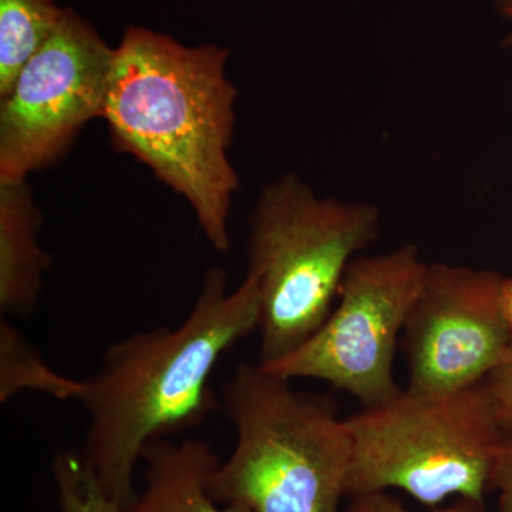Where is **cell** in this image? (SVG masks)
Listing matches in <instances>:
<instances>
[{
  "label": "cell",
  "mask_w": 512,
  "mask_h": 512,
  "mask_svg": "<svg viewBox=\"0 0 512 512\" xmlns=\"http://www.w3.org/2000/svg\"><path fill=\"white\" fill-rule=\"evenodd\" d=\"M259 318L254 276L229 291L227 272L214 266L181 325L133 333L106 350L83 380L79 402L89 424L80 453L111 500L124 508L136 497L134 474L148 443L194 429L220 407L212 373L258 330Z\"/></svg>",
  "instance_id": "1"
},
{
  "label": "cell",
  "mask_w": 512,
  "mask_h": 512,
  "mask_svg": "<svg viewBox=\"0 0 512 512\" xmlns=\"http://www.w3.org/2000/svg\"><path fill=\"white\" fill-rule=\"evenodd\" d=\"M228 50L187 46L131 26L114 47L103 119L121 153L136 157L194 211L202 234L227 252L239 178L229 160L238 92Z\"/></svg>",
  "instance_id": "2"
},
{
  "label": "cell",
  "mask_w": 512,
  "mask_h": 512,
  "mask_svg": "<svg viewBox=\"0 0 512 512\" xmlns=\"http://www.w3.org/2000/svg\"><path fill=\"white\" fill-rule=\"evenodd\" d=\"M237 444L210 478L212 495L252 512H339L348 494L352 440L322 397L261 365L241 363L222 387Z\"/></svg>",
  "instance_id": "3"
},
{
  "label": "cell",
  "mask_w": 512,
  "mask_h": 512,
  "mask_svg": "<svg viewBox=\"0 0 512 512\" xmlns=\"http://www.w3.org/2000/svg\"><path fill=\"white\" fill-rule=\"evenodd\" d=\"M379 228L380 212L369 202L319 197L292 174L266 185L247 242V274L261 298V365L288 356L323 325L350 262Z\"/></svg>",
  "instance_id": "4"
},
{
  "label": "cell",
  "mask_w": 512,
  "mask_h": 512,
  "mask_svg": "<svg viewBox=\"0 0 512 512\" xmlns=\"http://www.w3.org/2000/svg\"><path fill=\"white\" fill-rule=\"evenodd\" d=\"M346 424L348 494L394 488L429 507L453 495L483 503L504 437L487 382L447 393L402 390Z\"/></svg>",
  "instance_id": "5"
},
{
  "label": "cell",
  "mask_w": 512,
  "mask_h": 512,
  "mask_svg": "<svg viewBox=\"0 0 512 512\" xmlns=\"http://www.w3.org/2000/svg\"><path fill=\"white\" fill-rule=\"evenodd\" d=\"M427 264L414 245L356 256L343 276L338 305L298 349L271 365L285 379H316L375 406L402 392L393 365L404 323Z\"/></svg>",
  "instance_id": "6"
},
{
  "label": "cell",
  "mask_w": 512,
  "mask_h": 512,
  "mask_svg": "<svg viewBox=\"0 0 512 512\" xmlns=\"http://www.w3.org/2000/svg\"><path fill=\"white\" fill-rule=\"evenodd\" d=\"M114 49L66 8L46 45L0 97V181H28L103 117Z\"/></svg>",
  "instance_id": "7"
},
{
  "label": "cell",
  "mask_w": 512,
  "mask_h": 512,
  "mask_svg": "<svg viewBox=\"0 0 512 512\" xmlns=\"http://www.w3.org/2000/svg\"><path fill=\"white\" fill-rule=\"evenodd\" d=\"M503 282L485 269L427 264L402 335L407 389L457 392L484 383L501 365L512 346Z\"/></svg>",
  "instance_id": "8"
},
{
  "label": "cell",
  "mask_w": 512,
  "mask_h": 512,
  "mask_svg": "<svg viewBox=\"0 0 512 512\" xmlns=\"http://www.w3.org/2000/svg\"><path fill=\"white\" fill-rule=\"evenodd\" d=\"M141 461L146 485L124 512H252L241 504H222L212 495L211 474L221 460L205 441H151Z\"/></svg>",
  "instance_id": "9"
},
{
  "label": "cell",
  "mask_w": 512,
  "mask_h": 512,
  "mask_svg": "<svg viewBox=\"0 0 512 512\" xmlns=\"http://www.w3.org/2000/svg\"><path fill=\"white\" fill-rule=\"evenodd\" d=\"M42 214L29 181H0V309L28 316L39 301L52 256L40 245Z\"/></svg>",
  "instance_id": "10"
},
{
  "label": "cell",
  "mask_w": 512,
  "mask_h": 512,
  "mask_svg": "<svg viewBox=\"0 0 512 512\" xmlns=\"http://www.w3.org/2000/svg\"><path fill=\"white\" fill-rule=\"evenodd\" d=\"M64 9L55 0H0V97L55 33Z\"/></svg>",
  "instance_id": "11"
},
{
  "label": "cell",
  "mask_w": 512,
  "mask_h": 512,
  "mask_svg": "<svg viewBox=\"0 0 512 512\" xmlns=\"http://www.w3.org/2000/svg\"><path fill=\"white\" fill-rule=\"evenodd\" d=\"M83 389V380L60 375L9 319L0 320V402L23 392L80 400Z\"/></svg>",
  "instance_id": "12"
},
{
  "label": "cell",
  "mask_w": 512,
  "mask_h": 512,
  "mask_svg": "<svg viewBox=\"0 0 512 512\" xmlns=\"http://www.w3.org/2000/svg\"><path fill=\"white\" fill-rule=\"evenodd\" d=\"M60 512H124L111 500L80 451L66 450L52 463Z\"/></svg>",
  "instance_id": "13"
},
{
  "label": "cell",
  "mask_w": 512,
  "mask_h": 512,
  "mask_svg": "<svg viewBox=\"0 0 512 512\" xmlns=\"http://www.w3.org/2000/svg\"><path fill=\"white\" fill-rule=\"evenodd\" d=\"M490 488L498 491V512H512V427L504 429L494 458Z\"/></svg>",
  "instance_id": "14"
},
{
  "label": "cell",
  "mask_w": 512,
  "mask_h": 512,
  "mask_svg": "<svg viewBox=\"0 0 512 512\" xmlns=\"http://www.w3.org/2000/svg\"><path fill=\"white\" fill-rule=\"evenodd\" d=\"M495 412L504 429L512 427V346L501 365L487 380Z\"/></svg>",
  "instance_id": "15"
},
{
  "label": "cell",
  "mask_w": 512,
  "mask_h": 512,
  "mask_svg": "<svg viewBox=\"0 0 512 512\" xmlns=\"http://www.w3.org/2000/svg\"><path fill=\"white\" fill-rule=\"evenodd\" d=\"M346 512H410L403 507L402 504L397 503L392 497L384 493H376L369 495H360L356 497L355 503ZM436 512H484L483 503L478 501L464 500L461 498L457 504L451 507L444 508V510Z\"/></svg>",
  "instance_id": "16"
},
{
  "label": "cell",
  "mask_w": 512,
  "mask_h": 512,
  "mask_svg": "<svg viewBox=\"0 0 512 512\" xmlns=\"http://www.w3.org/2000/svg\"><path fill=\"white\" fill-rule=\"evenodd\" d=\"M503 309L505 319L512 332V278H504L503 282Z\"/></svg>",
  "instance_id": "17"
},
{
  "label": "cell",
  "mask_w": 512,
  "mask_h": 512,
  "mask_svg": "<svg viewBox=\"0 0 512 512\" xmlns=\"http://www.w3.org/2000/svg\"><path fill=\"white\" fill-rule=\"evenodd\" d=\"M498 13L512 23V0H495ZM504 46L512 50V32L505 37Z\"/></svg>",
  "instance_id": "18"
}]
</instances>
